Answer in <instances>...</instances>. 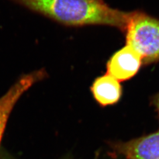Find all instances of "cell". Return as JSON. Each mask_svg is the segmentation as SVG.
<instances>
[{
	"instance_id": "4",
	"label": "cell",
	"mask_w": 159,
	"mask_h": 159,
	"mask_svg": "<svg viewBox=\"0 0 159 159\" xmlns=\"http://www.w3.org/2000/svg\"><path fill=\"white\" fill-rule=\"evenodd\" d=\"M46 75L44 70H39L23 75L4 96L0 98V142L9 116L19 99L33 84L41 80Z\"/></svg>"
},
{
	"instance_id": "5",
	"label": "cell",
	"mask_w": 159,
	"mask_h": 159,
	"mask_svg": "<svg viewBox=\"0 0 159 159\" xmlns=\"http://www.w3.org/2000/svg\"><path fill=\"white\" fill-rule=\"evenodd\" d=\"M127 159H159V131L113 146Z\"/></svg>"
},
{
	"instance_id": "3",
	"label": "cell",
	"mask_w": 159,
	"mask_h": 159,
	"mask_svg": "<svg viewBox=\"0 0 159 159\" xmlns=\"http://www.w3.org/2000/svg\"><path fill=\"white\" fill-rule=\"evenodd\" d=\"M142 65V58L138 52L125 45L109 58L106 64V74L119 82L126 81L135 76Z\"/></svg>"
},
{
	"instance_id": "7",
	"label": "cell",
	"mask_w": 159,
	"mask_h": 159,
	"mask_svg": "<svg viewBox=\"0 0 159 159\" xmlns=\"http://www.w3.org/2000/svg\"><path fill=\"white\" fill-rule=\"evenodd\" d=\"M155 105H156L157 111L158 113V116H159V95L157 97V98L155 99Z\"/></svg>"
},
{
	"instance_id": "6",
	"label": "cell",
	"mask_w": 159,
	"mask_h": 159,
	"mask_svg": "<svg viewBox=\"0 0 159 159\" xmlns=\"http://www.w3.org/2000/svg\"><path fill=\"white\" fill-rule=\"evenodd\" d=\"M91 91L93 98L102 106L116 104L121 99L123 92L120 82L107 74L94 80Z\"/></svg>"
},
{
	"instance_id": "1",
	"label": "cell",
	"mask_w": 159,
	"mask_h": 159,
	"mask_svg": "<svg viewBox=\"0 0 159 159\" xmlns=\"http://www.w3.org/2000/svg\"><path fill=\"white\" fill-rule=\"evenodd\" d=\"M64 25H101L123 33L131 12L112 8L104 0H11Z\"/></svg>"
},
{
	"instance_id": "2",
	"label": "cell",
	"mask_w": 159,
	"mask_h": 159,
	"mask_svg": "<svg viewBox=\"0 0 159 159\" xmlns=\"http://www.w3.org/2000/svg\"><path fill=\"white\" fill-rule=\"evenodd\" d=\"M123 33L126 45L141 56L143 64L159 62V19L141 11L131 12Z\"/></svg>"
}]
</instances>
